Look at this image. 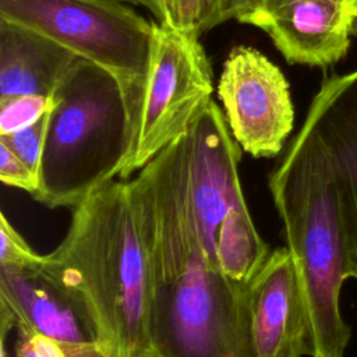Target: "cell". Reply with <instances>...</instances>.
Here are the masks:
<instances>
[{"instance_id":"cell-6","label":"cell","mask_w":357,"mask_h":357,"mask_svg":"<svg viewBox=\"0 0 357 357\" xmlns=\"http://www.w3.org/2000/svg\"><path fill=\"white\" fill-rule=\"evenodd\" d=\"M213 73L198 36L155 24L146 75L126 99L127 153L120 178L141 170L187 132L212 102Z\"/></svg>"},{"instance_id":"cell-18","label":"cell","mask_w":357,"mask_h":357,"mask_svg":"<svg viewBox=\"0 0 357 357\" xmlns=\"http://www.w3.org/2000/svg\"><path fill=\"white\" fill-rule=\"evenodd\" d=\"M0 266L3 268H40L43 255L36 254L25 238L0 213Z\"/></svg>"},{"instance_id":"cell-17","label":"cell","mask_w":357,"mask_h":357,"mask_svg":"<svg viewBox=\"0 0 357 357\" xmlns=\"http://www.w3.org/2000/svg\"><path fill=\"white\" fill-rule=\"evenodd\" d=\"M47 116L49 113L26 128H22L13 134L0 135V142L7 145L38 176L46 137Z\"/></svg>"},{"instance_id":"cell-14","label":"cell","mask_w":357,"mask_h":357,"mask_svg":"<svg viewBox=\"0 0 357 357\" xmlns=\"http://www.w3.org/2000/svg\"><path fill=\"white\" fill-rule=\"evenodd\" d=\"M144 7L155 24L201 38L206 31L237 20L245 24L258 8V0H117Z\"/></svg>"},{"instance_id":"cell-9","label":"cell","mask_w":357,"mask_h":357,"mask_svg":"<svg viewBox=\"0 0 357 357\" xmlns=\"http://www.w3.org/2000/svg\"><path fill=\"white\" fill-rule=\"evenodd\" d=\"M300 130L317 146L335 180L357 280V68L322 82Z\"/></svg>"},{"instance_id":"cell-13","label":"cell","mask_w":357,"mask_h":357,"mask_svg":"<svg viewBox=\"0 0 357 357\" xmlns=\"http://www.w3.org/2000/svg\"><path fill=\"white\" fill-rule=\"evenodd\" d=\"M78 59L49 38L0 18V99L52 96Z\"/></svg>"},{"instance_id":"cell-3","label":"cell","mask_w":357,"mask_h":357,"mask_svg":"<svg viewBox=\"0 0 357 357\" xmlns=\"http://www.w3.org/2000/svg\"><path fill=\"white\" fill-rule=\"evenodd\" d=\"M307 322L310 357H344L351 328L340 314V290L353 278L335 180L301 131L269 174Z\"/></svg>"},{"instance_id":"cell-4","label":"cell","mask_w":357,"mask_h":357,"mask_svg":"<svg viewBox=\"0 0 357 357\" xmlns=\"http://www.w3.org/2000/svg\"><path fill=\"white\" fill-rule=\"evenodd\" d=\"M128 119L120 82L78 59L52 93L33 198L49 208H74L120 177Z\"/></svg>"},{"instance_id":"cell-7","label":"cell","mask_w":357,"mask_h":357,"mask_svg":"<svg viewBox=\"0 0 357 357\" xmlns=\"http://www.w3.org/2000/svg\"><path fill=\"white\" fill-rule=\"evenodd\" d=\"M0 18L29 28L117 78L124 100L139 89L155 22L117 0H0Z\"/></svg>"},{"instance_id":"cell-19","label":"cell","mask_w":357,"mask_h":357,"mask_svg":"<svg viewBox=\"0 0 357 357\" xmlns=\"http://www.w3.org/2000/svg\"><path fill=\"white\" fill-rule=\"evenodd\" d=\"M0 180L10 187L29 192L32 197L39 188V176L33 173L7 145L0 142Z\"/></svg>"},{"instance_id":"cell-20","label":"cell","mask_w":357,"mask_h":357,"mask_svg":"<svg viewBox=\"0 0 357 357\" xmlns=\"http://www.w3.org/2000/svg\"><path fill=\"white\" fill-rule=\"evenodd\" d=\"M286 1H290V0H258V8L254 14L257 13H266V11H271L273 8H276L278 6L286 3ZM336 3L342 4L343 7H346L349 11H351L353 14L357 15V0H335ZM252 14V15H254ZM250 18V17H248ZM247 18V20H248Z\"/></svg>"},{"instance_id":"cell-10","label":"cell","mask_w":357,"mask_h":357,"mask_svg":"<svg viewBox=\"0 0 357 357\" xmlns=\"http://www.w3.org/2000/svg\"><path fill=\"white\" fill-rule=\"evenodd\" d=\"M13 328L57 340L98 343L85 307L42 266H0V336H7Z\"/></svg>"},{"instance_id":"cell-12","label":"cell","mask_w":357,"mask_h":357,"mask_svg":"<svg viewBox=\"0 0 357 357\" xmlns=\"http://www.w3.org/2000/svg\"><path fill=\"white\" fill-rule=\"evenodd\" d=\"M245 24L266 32L287 63L325 67L346 54L357 15L335 0H290Z\"/></svg>"},{"instance_id":"cell-15","label":"cell","mask_w":357,"mask_h":357,"mask_svg":"<svg viewBox=\"0 0 357 357\" xmlns=\"http://www.w3.org/2000/svg\"><path fill=\"white\" fill-rule=\"evenodd\" d=\"M0 357H106L96 342L57 340L40 333L17 331L13 354L6 344L0 347Z\"/></svg>"},{"instance_id":"cell-8","label":"cell","mask_w":357,"mask_h":357,"mask_svg":"<svg viewBox=\"0 0 357 357\" xmlns=\"http://www.w3.org/2000/svg\"><path fill=\"white\" fill-rule=\"evenodd\" d=\"M231 135L254 158H273L293 130L294 107L282 70L259 50L233 47L218 81Z\"/></svg>"},{"instance_id":"cell-11","label":"cell","mask_w":357,"mask_h":357,"mask_svg":"<svg viewBox=\"0 0 357 357\" xmlns=\"http://www.w3.org/2000/svg\"><path fill=\"white\" fill-rule=\"evenodd\" d=\"M248 314L254 357L308 356L305 314L286 247L271 251L248 283Z\"/></svg>"},{"instance_id":"cell-16","label":"cell","mask_w":357,"mask_h":357,"mask_svg":"<svg viewBox=\"0 0 357 357\" xmlns=\"http://www.w3.org/2000/svg\"><path fill=\"white\" fill-rule=\"evenodd\" d=\"M52 109V96L15 95L0 99V135L13 134L40 120Z\"/></svg>"},{"instance_id":"cell-1","label":"cell","mask_w":357,"mask_h":357,"mask_svg":"<svg viewBox=\"0 0 357 357\" xmlns=\"http://www.w3.org/2000/svg\"><path fill=\"white\" fill-rule=\"evenodd\" d=\"M131 183L149 258V357H254L248 284L216 269L201 240L185 135Z\"/></svg>"},{"instance_id":"cell-5","label":"cell","mask_w":357,"mask_h":357,"mask_svg":"<svg viewBox=\"0 0 357 357\" xmlns=\"http://www.w3.org/2000/svg\"><path fill=\"white\" fill-rule=\"evenodd\" d=\"M184 135L190 192L205 252L216 269L248 284L271 251L251 219L241 190V146L213 100Z\"/></svg>"},{"instance_id":"cell-2","label":"cell","mask_w":357,"mask_h":357,"mask_svg":"<svg viewBox=\"0 0 357 357\" xmlns=\"http://www.w3.org/2000/svg\"><path fill=\"white\" fill-rule=\"evenodd\" d=\"M42 271L85 307L106 357L151 356L149 258L131 180L114 178L73 208Z\"/></svg>"}]
</instances>
